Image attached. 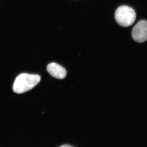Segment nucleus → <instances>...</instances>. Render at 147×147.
<instances>
[{"label":"nucleus","mask_w":147,"mask_h":147,"mask_svg":"<svg viewBox=\"0 0 147 147\" xmlns=\"http://www.w3.org/2000/svg\"><path fill=\"white\" fill-rule=\"evenodd\" d=\"M40 80V76L37 74H20L16 77L13 84V92L17 94H22L28 91L36 86Z\"/></svg>","instance_id":"f257e3e1"},{"label":"nucleus","mask_w":147,"mask_h":147,"mask_svg":"<svg viewBox=\"0 0 147 147\" xmlns=\"http://www.w3.org/2000/svg\"><path fill=\"white\" fill-rule=\"evenodd\" d=\"M115 18L118 24L123 27L130 26L133 24L136 18L134 9L127 6L119 7L115 13Z\"/></svg>","instance_id":"f03ea898"},{"label":"nucleus","mask_w":147,"mask_h":147,"mask_svg":"<svg viewBox=\"0 0 147 147\" xmlns=\"http://www.w3.org/2000/svg\"><path fill=\"white\" fill-rule=\"evenodd\" d=\"M133 39L136 42H143L147 40V21H139L133 28L132 31Z\"/></svg>","instance_id":"7ed1b4c3"},{"label":"nucleus","mask_w":147,"mask_h":147,"mask_svg":"<svg viewBox=\"0 0 147 147\" xmlns=\"http://www.w3.org/2000/svg\"><path fill=\"white\" fill-rule=\"evenodd\" d=\"M47 71L51 76L58 79H63L67 75L65 69L55 63H51L47 65Z\"/></svg>","instance_id":"20e7f679"},{"label":"nucleus","mask_w":147,"mask_h":147,"mask_svg":"<svg viewBox=\"0 0 147 147\" xmlns=\"http://www.w3.org/2000/svg\"><path fill=\"white\" fill-rule=\"evenodd\" d=\"M61 147H72V146H70V145H68V144H66L62 145V146H61Z\"/></svg>","instance_id":"39448f33"}]
</instances>
